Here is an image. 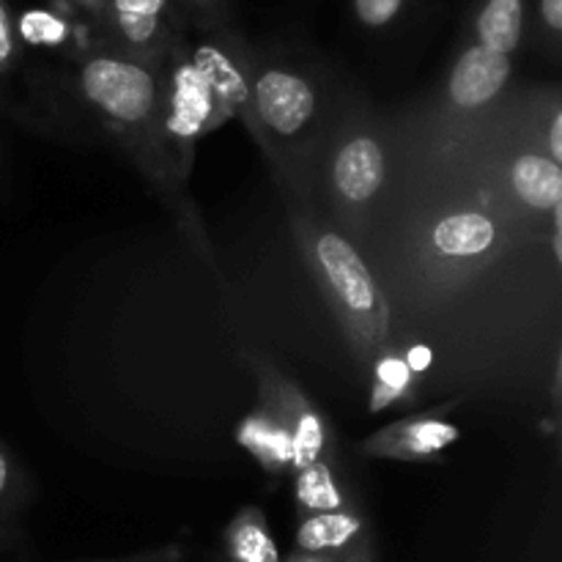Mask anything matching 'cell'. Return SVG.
Segmentation results:
<instances>
[{"label": "cell", "instance_id": "cell-1", "mask_svg": "<svg viewBox=\"0 0 562 562\" xmlns=\"http://www.w3.org/2000/svg\"><path fill=\"white\" fill-rule=\"evenodd\" d=\"M307 258L322 283L324 296L344 324L349 344L360 360L376 355L387 340V307L371 269L360 252L333 228H313L305 234Z\"/></svg>", "mask_w": 562, "mask_h": 562}, {"label": "cell", "instance_id": "cell-2", "mask_svg": "<svg viewBox=\"0 0 562 562\" xmlns=\"http://www.w3.org/2000/svg\"><path fill=\"white\" fill-rule=\"evenodd\" d=\"M80 91L113 130L151 135L162 124L157 77L140 64L110 55L91 58L80 71Z\"/></svg>", "mask_w": 562, "mask_h": 562}, {"label": "cell", "instance_id": "cell-3", "mask_svg": "<svg viewBox=\"0 0 562 562\" xmlns=\"http://www.w3.org/2000/svg\"><path fill=\"white\" fill-rule=\"evenodd\" d=\"M256 376L258 382H261V398L283 417L285 428H289L291 467H294V472L322 461L329 437L327 423L318 415L316 406H313L289 379L280 376L274 368L256 366Z\"/></svg>", "mask_w": 562, "mask_h": 562}, {"label": "cell", "instance_id": "cell-4", "mask_svg": "<svg viewBox=\"0 0 562 562\" xmlns=\"http://www.w3.org/2000/svg\"><path fill=\"white\" fill-rule=\"evenodd\" d=\"M252 110L274 137H296L316 115V93L305 77L285 69H269L252 82Z\"/></svg>", "mask_w": 562, "mask_h": 562}, {"label": "cell", "instance_id": "cell-5", "mask_svg": "<svg viewBox=\"0 0 562 562\" xmlns=\"http://www.w3.org/2000/svg\"><path fill=\"white\" fill-rule=\"evenodd\" d=\"M294 552L338 562H376L368 521L351 508L302 516L294 532Z\"/></svg>", "mask_w": 562, "mask_h": 562}, {"label": "cell", "instance_id": "cell-6", "mask_svg": "<svg viewBox=\"0 0 562 562\" xmlns=\"http://www.w3.org/2000/svg\"><path fill=\"white\" fill-rule=\"evenodd\" d=\"M459 426L442 420V417L423 415L382 428V431L373 434L360 450L362 453L373 456V459L434 461L437 456H442L450 445L459 442Z\"/></svg>", "mask_w": 562, "mask_h": 562}, {"label": "cell", "instance_id": "cell-7", "mask_svg": "<svg viewBox=\"0 0 562 562\" xmlns=\"http://www.w3.org/2000/svg\"><path fill=\"white\" fill-rule=\"evenodd\" d=\"M508 77V55L494 53V49L475 44V47H470L459 60H456L448 80V97L456 108H483V104H488L499 91H503Z\"/></svg>", "mask_w": 562, "mask_h": 562}, {"label": "cell", "instance_id": "cell-8", "mask_svg": "<svg viewBox=\"0 0 562 562\" xmlns=\"http://www.w3.org/2000/svg\"><path fill=\"white\" fill-rule=\"evenodd\" d=\"M387 162L371 135H357L338 148L333 162V184L346 203H368L384 184Z\"/></svg>", "mask_w": 562, "mask_h": 562}, {"label": "cell", "instance_id": "cell-9", "mask_svg": "<svg viewBox=\"0 0 562 562\" xmlns=\"http://www.w3.org/2000/svg\"><path fill=\"white\" fill-rule=\"evenodd\" d=\"M217 104V97H214L209 82L201 77V71L192 64L179 66L173 77V97H170V135L184 143H192L201 132H206L217 121L214 119Z\"/></svg>", "mask_w": 562, "mask_h": 562}, {"label": "cell", "instance_id": "cell-10", "mask_svg": "<svg viewBox=\"0 0 562 562\" xmlns=\"http://www.w3.org/2000/svg\"><path fill=\"white\" fill-rule=\"evenodd\" d=\"M497 239V228L481 212H456L431 228V247L442 258L483 256Z\"/></svg>", "mask_w": 562, "mask_h": 562}, {"label": "cell", "instance_id": "cell-11", "mask_svg": "<svg viewBox=\"0 0 562 562\" xmlns=\"http://www.w3.org/2000/svg\"><path fill=\"white\" fill-rule=\"evenodd\" d=\"M241 445L267 467L269 472H283L291 467V434L285 428L283 417L263 401L261 409L252 412L245 423H241L239 434H236Z\"/></svg>", "mask_w": 562, "mask_h": 562}, {"label": "cell", "instance_id": "cell-12", "mask_svg": "<svg viewBox=\"0 0 562 562\" xmlns=\"http://www.w3.org/2000/svg\"><path fill=\"white\" fill-rule=\"evenodd\" d=\"M228 562H283L278 541L258 508H245L234 516L223 538Z\"/></svg>", "mask_w": 562, "mask_h": 562}, {"label": "cell", "instance_id": "cell-13", "mask_svg": "<svg viewBox=\"0 0 562 562\" xmlns=\"http://www.w3.org/2000/svg\"><path fill=\"white\" fill-rule=\"evenodd\" d=\"M514 190L527 206L554 209L562 203V168L538 154H525L510 168Z\"/></svg>", "mask_w": 562, "mask_h": 562}, {"label": "cell", "instance_id": "cell-14", "mask_svg": "<svg viewBox=\"0 0 562 562\" xmlns=\"http://www.w3.org/2000/svg\"><path fill=\"white\" fill-rule=\"evenodd\" d=\"M525 25V5L521 0H488L477 16V38L481 47L494 53H514L521 42Z\"/></svg>", "mask_w": 562, "mask_h": 562}, {"label": "cell", "instance_id": "cell-15", "mask_svg": "<svg viewBox=\"0 0 562 562\" xmlns=\"http://www.w3.org/2000/svg\"><path fill=\"white\" fill-rule=\"evenodd\" d=\"M192 66L201 71V77L209 82V88H212L214 97H217V102L223 104V108L236 110L247 102V97H250L239 69H236L228 60V55L220 53L217 47H206V44L198 47Z\"/></svg>", "mask_w": 562, "mask_h": 562}, {"label": "cell", "instance_id": "cell-16", "mask_svg": "<svg viewBox=\"0 0 562 562\" xmlns=\"http://www.w3.org/2000/svg\"><path fill=\"white\" fill-rule=\"evenodd\" d=\"M296 505H300L302 516L349 508L338 481H335L333 467L324 459L296 472Z\"/></svg>", "mask_w": 562, "mask_h": 562}, {"label": "cell", "instance_id": "cell-17", "mask_svg": "<svg viewBox=\"0 0 562 562\" xmlns=\"http://www.w3.org/2000/svg\"><path fill=\"white\" fill-rule=\"evenodd\" d=\"M168 0H115L119 27L132 44H146L157 33L159 14Z\"/></svg>", "mask_w": 562, "mask_h": 562}, {"label": "cell", "instance_id": "cell-18", "mask_svg": "<svg viewBox=\"0 0 562 562\" xmlns=\"http://www.w3.org/2000/svg\"><path fill=\"white\" fill-rule=\"evenodd\" d=\"M27 499V477L22 472L20 461L0 445V521L14 527V516L25 508Z\"/></svg>", "mask_w": 562, "mask_h": 562}, {"label": "cell", "instance_id": "cell-19", "mask_svg": "<svg viewBox=\"0 0 562 562\" xmlns=\"http://www.w3.org/2000/svg\"><path fill=\"white\" fill-rule=\"evenodd\" d=\"M20 31L33 44H58L64 38V25L47 11H27L20 22Z\"/></svg>", "mask_w": 562, "mask_h": 562}, {"label": "cell", "instance_id": "cell-20", "mask_svg": "<svg viewBox=\"0 0 562 562\" xmlns=\"http://www.w3.org/2000/svg\"><path fill=\"white\" fill-rule=\"evenodd\" d=\"M409 384V366L395 357L379 362L376 371V395H387V401L398 398L404 393V387Z\"/></svg>", "mask_w": 562, "mask_h": 562}, {"label": "cell", "instance_id": "cell-21", "mask_svg": "<svg viewBox=\"0 0 562 562\" xmlns=\"http://www.w3.org/2000/svg\"><path fill=\"white\" fill-rule=\"evenodd\" d=\"M401 3H404V0H355V9L357 16H360L366 25L379 27L387 25V22L398 14Z\"/></svg>", "mask_w": 562, "mask_h": 562}, {"label": "cell", "instance_id": "cell-22", "mask_svg": "<svg viewBox=\"0 0 562 562\" xmlns=\"http://www.w3.org/2000/svg\"><path fill=\"white\" fill-rule=\"evenodd\" d=\"M11 58H14V27H11L9 11L0 0V71L9 69Z\"/></svg>", "mask_w": 562, "mask_h": 562}, {"label": "cell", "instance_id": "cell-23", "mask_svg": "<svg viewBox=\"0 0 562 562\" xmlns=\"http://www.w3.org/2000/svg\"><path fill=\"white\" fill-rule=\"evenodd\" d=\"M181 560H184L181 547H162V549H154V552H146V554H132V558L97 560V562H181Z\"/></svg>", "mask_w": 562, "mask_h": 562}, {"label": "cell", "instance_id": "cell-24", "mask_svg": "<svg viewBox=\"0 0 562 562\" xmlns=\"http://www.w3.org/2000/svg\"><path fill=\"white\" fill-rule=\"evenodd\" d=\"M541 14L552 31H562V0H541Z\"/></svg>", "mask_w": 562, "mask_h": 562}, {"label": "cell", "instance_id": "cell-25", "mask_svg": "<svg viewBox=\"0 0 562 562\" xmlns=\"http://www.w3.org/2000/svg\"><path fill=\"white\" fill-rule=\"evenodd\" d=\"M549 146H552L554 159L562 165V110L554 115L552 121V130H549Z\"/></svg>", "mask_w": 562, "mask_h": 562}, {"label": "cell", "instance_id": "cell-26", "mask_svg": "<svg viewBox=\"0 0 562 562\" xmlns=\"http://www.w3.org/2000/svg\"><path fill=\"white\" fill-rule=\"evenodd\" d=\"M16 541H20V536H16L14 527H9L0 521V552H9V549H14Z\"/></svg>", "mask_w": 562, "mask_h": 562}, {"label": "cell", "instance_id": "cell-27", "mask_svg": "<svg viewBox=\"0 0 562 562\" xmlns=\"http://www.w3.org/2000/svg\"><path fill=\"white\" fill-rule=\"evenodd\" d=\"M283 562H338V560L318 558V554H305V552H291L289 558H283Z\"/></svg>", "mask_w": 562, "mask_h": 562}, {"label": "cell", "instance_id": "cell-28", "mask_svg": "<svg viewBox=\"0 0 562 562\" xmlns=\"http://www.w3.org/2000/svg\"><path fill=\"white\" fill-rule=\"evenodd\" d=\"M428 360H431V357H428V351H417V355L412 357V371H420Z\"/></svg>", "mask_w": 562, "mask_h": 562}]
</instances>
